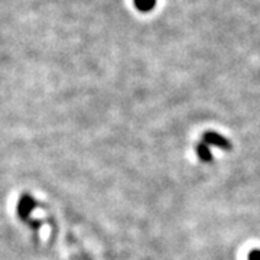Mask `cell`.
<instances>
[{
  "label": "cell",
  "instance_id": "cell-1",
  "mask_svg": "<svg viewBox=\"0 0 260 260\" xmlns=\"http://www.w3.org/2000/svg\"><path fill=\"white\" fill-rule=\"evenodd\" d=\"M37 207V201L34 200V197L29 194H23L20 197L18 203V215L20 220L26 221L29 220V215L34 211V208Z\"/></svg>",
  "mask_w": 260,
  "mask_h": 260
},
{
  "label": "cell",
  "instance_id": "cell-4",
  "mask_svg": "<svg viewBox=\"0 0 260 260\" xmlns=\"http://www.w3.org/2000/svg\"><path fill=\"white\" fill-rule=\"evenodd\" d=\"M135 3H136V6H138L140 10H143V12L150 10L155 6V0H135Z\"/></svg>",
  "mask_w": 260,
  "mask_h": 260
},
{
  "label": "cell",
  "instance_id": "cell-2",
  "mask_svg": "<svg viewBox=\"0 0 260 260\" xmlns=\"http://www.w3.org/2000/svg\"><path fill=\"white\" fill-rule=\"evenodd\" d=\"M204 143H207L208 146L210 145H215V146H218V148L225 149V150H229V149H232V143L229 142V140L223 138L221 135H218V133H214V132H210V133H205L204 135V140H203Z\"/></svg>",
  "mask_w": 260,
  "mask_h": 260
},
{
  "label": "cell",
  "instance_id": "cell-3",
  "mask_svg": "<svg viewBox=\"0 0 260 260\" xmlns=\"http://www.w3.org/2000/svg\"><path fill=\"white\" fill-rule=\"evenodd\" d=\"M197 153H198V156L201 158V160H210L211 159V152H210V146L207 145V143H200L198 145V148H197Z\"/></svg>",
  "mask_w": 260,
  "mask_h": 260
},
{
  "label": "cell",
  "instance_id": "cell-5",
  "mask_svg": "<svg viewBox=\"0 0 260 260\" xmlns=\"http://www.w3.org/2000/svg\"><path fill=\"white\" fill-rule=\"evenodd\" d=\"M26 223H28L29 225H30V227L34 229V230H38V229H39V225H41V221H34L32 218L26 220Z\"/></svg>",
  "mask_w": 260,
  "mask_h": 260
},
{
  "label": "cell",
  "instance_id": "cell-6",
  "mask_svg": "<svg viewBox=\"0 0 260 260\" xmlns=\"http://www.w3.org/2000/svg\"><path fill=\"white\" fill-rule=\"evenodd\" d=\"M249 260H260V250L251 251L250 256H249Z\"/></svg>",
  "mask_w": 260,
  "mask_h": 260
}]
</instances>
